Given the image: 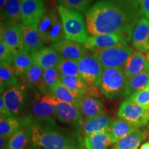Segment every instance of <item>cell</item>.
Returning <instances> with one entry per match:
<instances>
[{"mask_svg": "<svg viewBox=\"0 0 149 149\" xmlns=\"http://www.w3.org/2000/svg\"><path fill=\"white\" fill-rule=\"evenodd\" d=\"M141 17L139 0H101L86 10L91 35L122 34L130 40Z\"/></svg>", "mask_w": 149, "mask_h": 149, "instance_id": "cell-1", "label": "cell"}, {"mask_svg": "<svg viewBox=\"0 0 149 149\" xmlns=\"http://www.w3.org/2000/svg\"><path fill=\"white\" fill-rule=\"evenodd\" d=\"M35 121L31 126V142L44 149H64L84 145L79 136L68 135L55 121Z\"/></svg>", "mask_w": 149, "mask_h": 149, "instance_id": "cell-2", "label": "cell"}, {"mask_svg": "<svg viewBox=\"0 0 149 149\" xmlns=\"http://www.w3.org/2000/svg\"><path fill=\"white\" fill-rule=\"evenodd\" d=\"M57 10L60 17L65 34V40L84 44L88 39V31L84 17L79 11L58 4Z\"/></svg>", "mask_w": 149, "mask_h": 149, "instance_id": "cell-3", "label": "cell"}, {"mask_svg": "<svg viewBox=\"0 0 149 149\" xmlns=\"http://www.w3.org/2000/svg\"><path fill=\"white\" fill-rule=\"evenodd\" d=\"M128 79L123 68H105L99 87L100 92L108 99L124 95Z\"/></svg>", "mask_w": 149, "mask_h": 149, "instance_id": "cell-4", "label": "cell"}, {"mask_svg": "<svg viewBox=\"0 0 149 149\" xmlns=\"http://www.w3.org/2000/svg\"><path fill=\"white\" fill-rule=\"evenodd\" d=\"M44 44H54L65 40V34L60 17L55 11L45 10L37 27Z\"/></svg>", "mask_w": 149, "mask_h": 149, "instance_id": "cell-5", "label": "cell"}, {"mask_svg": "<svg viewBox=\"0 0 149 149\" xmlns=\"http://www.w3.org/2000/svg\"><path fill=\"white\" fill-rule=\"evenodd\" d=\"M133 49L128 44H122L114 47L92 51L93 55L104 69L105 68H123Z\"/></svg>", "mask_w": 149, "mask_h": 149, "instance_id": "cell-6", "label": "cell"}, {"mask_svg": "<svg viewBox=\"0 0 149 149\" xmlns=\"http://www.w3.org/2000/svg\"><path fill=\"white\" fill-rule=\"evenodd\" d=\"M58 100L47 90H37L31 101V113L35 121H54L55 106Z\"/></svg>", "mask_w": 149, "mask_h": 149, "instance_id": "cell-7", "label": "cell"}, {"mask_svg": "<svg viewBox=\"0 0 149 149\" xmlns=\"http://www.w3.org/2000/svg\"><path fill=\"white\" fill-rule=\"evenodd\" d=\"M81 79L88 88H97L101 82L104 68L98 59L92 55H86L77 61Z\"/></svg>", "mask_w": 149, "mask_h": 149, "instance_id": "cell-8", "label": "cell"}, {"mask_svg": "<svg viewBox=\"0 0 149 149\" xmlns=\"http://www.w3.org/2000/svg\"><path fill=\"white\" fill-rule=\"evenodd\" d=\"M117 115L120 119L135 127L145 126L149 122V110L126 100L120 104Z\"/></svg>", "mask_w": 149, "mask_h": 149, "instance_id": "cell-9", "label": "cell"}, {"mask_svg": "<svg viewBox=\"0 0 149 149\" xmlns=\"http://www.w3.org/2000/svg\"><path fill=\"white\" fill-rule=\"evenodd\" d=\"M129 39L122 34H103L91 35L84 44L89 51H100L114 46L128 44Z\"/></svg>", "mask_w": 149, "mask_h": 149, "instance_id": "cell-10", "label": "cell"}, {"mask_svg": "<svg viewBox=\"0 0 149 149\" xmlns=\"http://www.w3.org/2000/svg\"><path fill=\"white\" fill-rule=\"evenodd\" d=\"M45 13L44 0H22V24L37 29Z\"/></svg>", "mask_w": 149, "mask_h": 149, "instance_id": "cell-11", "label": "cell"}, {"mask_svg": "<svg viewBox=\"0 0 149 149\" xmlns=\"http://www.w3.org/2000/svg\"><path fill=\"white\" fill-rule=\"evenodd\" d=\"M6 105L14 117H21L26 104L25 88L22 85H16L6 89L3 95Z\"/></svg>", "mask_w": 149, "mask_h": 149, "instance_id": "cell-12", "label": "cell"}, {"mask_svg": "<svg viewBox=\"0 0 149 149\" xmlns=\"http://www.w3.org/2000/svg\"><path fill=\"white\" fill-rule=\"evenodd\" d=\"M55 117L59 122L71 125L78 130L83 129V119L79 110L72 104L58 100L55 106Z\"/></svg>", "mask_w": 149, "mask_h": 149, "instance_id": "cell-13", "label": "cell"}, {"mask_svg": "<svg viewBox=\"0 0 149 149\" xmlns=\"http://www.w3.org/2000/svg\"><path fill=\"white\" fill-rule=\"evenodd\" d=\"M35 122L31 116L25 117H0V136L10 139L22 128L31 126Z\"/></svg>", "mask_w": 149, "mask_h": 149, "instance_id": "cell-14", "label": "cell"}, {"mask_svg": "<svg viewBox=\"0 0 149 149\" xmlns=\"http://www.w3.org/2000/svg\"><path fill=\"white\" fill-rule=\"evenodd\" d=\"M0 37V40L3 41L13 55L24 49L19 24L12 25L6 23H1Z\"/></svg>", "mask_w": 149, "mask_h": 149, "instance_id": "cell-15", "label": "cell"}, {"mask_svg": "<svg viewBox=\"0 0 149 149\" xmlns=\"http://www.w3.org/2000/svg\"><path fill=\"white\" fill-rule=\"evenodd\" d=\"M64 59L78 61L87 55V51L83 44L74 41L63 40L51 46Z\"/></svg>", "mask_w": 149, "mask_h": 149, "instance_id": "cell-16", "label": "cell"}, {"mask_svg": "<svg viewBox=\"0 0 149 149\" xmlns=\"http://www.w3.org/2000/svg\"><path fill=\"white\" fill-rule=\"evenodd\" d=\"M133 46L138 51H149V20L141 17L138 20L131 36Z\"/></svg>", "mask_w": 149, "mask_h": 149, "instance_id": "cell-17", "label": "cell"}, {"mask_svg": "<svg viewBox=\"0 0 149 149\" xmlns=\"http://www.w3.org/2000/svg\"><path fill=\"white\" fill-rule=\"evenodd\" d=\"M123 69L128 78L143 72L149 71V61L147 55L139 51H133Z\"/></svg>", "mask_w": 149, "mask_h": 149, "instance_id": "cell-18", "label": "cell"}, {"mask_svg": "<svg viewBox=\"0 0 149 149\" xmlns=\"http://www.w3.org/2000/svg\"><path fill=\"white\" fill-rule=\"evenodd\" d=\"M19 26L21 31L24 48L26 51L33 53L44 48V43L37 29L23 24H19Z\"/></svg>", "mask_w": 149, "mask_h": 149, "instance_id": "cell-19", "label": "cell"}, {"mask_svg": "<svg viewBox=\"0 0 149 149\" xmlns=\"http://www.w3.org/2000/svg\"><path fill=\"white\" fill-rule=\"evenodd\" d=\"M31 54L34 64L44 70L56 68L62 59L61 55L52 46L44 47Z\"/></svg>", "mask_w": 149, "mask_h": 149, "instance_id": "cell-20", "label": "cell"}, {"mask_svg": "<svg viewBox=\"0 0 149 149\" xmlns=\"http://www.w3.org/2000/svg\"><path fill=\"white\" fill-rule=\"evenodd\" d=\"M44 70L40 66H37V64H33L27 72L19 77L22 86L24 88H37V90L46 89L43 84Z\"/></svg>", "mask_w": 149, "mask_h": 149, "instance_id": "cell-21", "label": "cell"}, {"mask_svg": "<svg viewBox=\"0 0 149 149\" xmlns=\"http://www.w3.org/2000/svg\"><path fill=\"white\" fill-rule=\"evenodd\" d=\"M84 144L86 149H108L115 142L111 133L105 131L85 135Z\"/></svg>", "mask_w": 149, "mask_h": 149, "instance_id": "cell-22", "label": "cell"}, {"mask_svg": "<svg viewBox=\"0 0 149 149\" xmlns=\"http://www.w3.org/2000/svg\"><path fill=\"white\" fill-rule=\"evenodd\" d=\"M112 120L109 115L104 113L100 116L87 119L83 126V133L85 135L109 131Z\"/></svg>", "mask_w": 149, "mask_h": 149, "instance_id": "cell-23", "label": "cell"}, {"mask_svg": "<svg viewBox=\"0 0 149 149\" xmlns=\"http://www.w3.org/2000/svg\"><path fill=\"white\" fill-rule=\"evenodd\" d=\"M80 111L87 119L93 118L105 113L103 102L95 96L86 95L81 102Z\"/></svg>", "mask_w": 149, "mask_h": 149, "instance_id": "cell-24", "label": "cell"}, {"mask_svg": "<svg viewBox=\"0 0 149 149\" xmlns=\"http://www.w3.org/2000/svg\"><path fill=\"white\" fill-rule=\"evenodd\" d=\"M56 99L59 101L66 102L75 107L80 111L81 102L84 97H79L74 94L62 83L59 82L49 91Z\"/></svg>", "mask_w": 149, "mask_h": 149, "instance_id": "cell-25", "label": "cell"}, {"mask_svg": "<svg viewBox=\"0 0 149 149\" xmlns=\"http://www.w3.org/2000/svg\"><path fill=\"white\" fill-rule=\"evenodd\" d=\"M22 0H7L4 11L1 15V23L18 25L21 19Z\"/></svg>", "mask_w": 149, "mask_h": 149, "instance_id": "cell-26", "label": "cell"}, {"mask_svg": "<svg viewBox=\"0 0 149 149\" xmlns=\"http://www.w3.org/2000/svg\"><path fill=\"white\" fill-rule=\"evenodd\" d=\"M34 64L32 54L25 49L18 51L13 55V66L18 77L27 72V70Z\"/></svg>", "mask_w": 149, "mask_h": 149, "instance_id": "cell-27", "label": "cell"}, {"mask_svg": "<svg viewBox=\"0 0 149 149\" xmlns=\"http://www.w3.org/2000/svg\"><path fill=\"white\" fill-rule=\"evenodd\" d=\"M137 130V127L130 125L122 119H115L112 120L109 132L116 143L117 141L135 133Z\"/></svg>", "mask_w": 149, "mask_h": 149, "instance_id": "cell-28", "label": "cell"}, {"mask_svg": "<svg viewBox=\"0 0 149 149\" xmlns=\"http://www.w3.org/2000/svg\"><path fill=\"white\" fill-rule=\"evenodd\" d=\"M18 77L12 64L0 65V89L1 93L9 88L17 85Z\"/></svg>", "mask_w": 149, "mask_h": 149, "instance_id": "cell-29", "label": "cell"}, {"mask_svg": "<svg viewBox=\"0 0 149 149\" xmlns=\"http://www.w3.org/2000/svg\"><path fill=\"white\" fill-rule=\"evenodd\" d=\"M149 81V71L143 72L128 78L124 96L128 99L132 95L146 88Z\"/></svg>", "mask_w": 149, "mask_h": 149, "instance_id": "cell-30", "label": "cell"}, {"mask_svg": "<svg viewBox=\"0 0 149 149\" xmlns=\"http://www.w3.org/2000/svg\"><path fill=\"white\" fill-rule=\"evenodd\" d=\"M146 133L137 130L135 133L117 141L111 149H135L146 138Z\"/></svg>", "mask_w": 149, "mask_h": 149, "instance_id": "cell-31", "label": "cell"}, {"mask_svg": "<svg viewBox=\"0 0 149 149\" xmlns=\"http://www.w3.org/2000/svg\"><path fill=\"white\" fill-rule=\"evenodd\" d=\"M61 82L79 97H84L88 92V87L80 77L61 75Z\"/></svg>", "mask_w": 149, "mask_h": 149, "instance_id": "cell-32", "label": "cell"}, {"mask_svg": "<svg viewBox=\"0 0 149 149\" xmlns=\"http://www.w3.org/2000/svg\"><path fill=\"white\" fill-rule=\"evenodd\" d=\"M31 141V126L22 128L9 139L7 146L12 149H24Z\"/></svg>", "mask_w": 149, "mask_h": 149, "instance_id": "cell-33", "label": "cell"}, {"mask_svg": "<svg viewBox=\"0 0 149 149\" xmlns=\"http://www.w3.org/2000/svg\"><path fill=\"white\" fill-rule=\"evenodd\" d=\"M56 68L61 75L80 77L77 61L62 58Z\"/></svg>", "mask_w": 149, "mask_h": 149, "instance_id": "cell-34", "label": "cell"}, {"mask_svg": "<svg viewBox=\"0 0 149 149\" xmlns=\"http://www.w3.org/2000/svg\"><path fill=\"white\" fill-rule=\"evenodd\" d=\"M61 81V74L57 68H51L44 70L43 84L46 88L50 91L56 84Z\"/></svg>", "mask_w": 149, "mask_h": 149, "instance_id": "cell-35", "label": "cell"}, {"mask_svg": "<svg viewBox=\"0 0 149 149\" xmlns=\"http://www.w3.org/2000/svg\"><path fill=\"white\" fill-rule=\"evenodd\" d=\"M93 1V0H59V4L72 10L82 12L87 10Z\"/></svg>", "mask_w": 149, "mask_h": 149, "instance_id": "cell-36", "label": "cell"}, {"mask_svg": "<svg viewBox=\"0 0 149 149\" xmlns=\"http://www.w3.org/2000/svg\"><path fill=\"white\" fill-rule=\"evenodd\" d=\"M128 100L138 105L146 107L147 104H149V88L146 87L137 91L132 95Z\"/></svg>", "mask_w": 149, "mask_h": 149, "instance_id": "cell-37", "label": "cell"}, {"mask_svg": "<svg viewBox=\"0 0 149 149\" xmlns=\"http://www.w3.org/2000/svg\"><path fill=\"white\" fill-rule=\"evenodd\" d=\"M13 53L8 47V46L0 40V62L1 64H8L13 65Z\"/></svg>", "mask_w": 149, "mask_h": 149, "instance_id": "cell-38", "label": "cell"}, {"mask_svg": "<svg viewBox=\"0 0 149 149\" xmlns=\"http://www.w3.org/2000/svg\"><path fill=\"white\" fill-rule=\"evenodd\" d=\"M140 11L142 17L149 20V0H140Z\"/></svg>", "mask_w": 149, "mask_h": 149, "instance_id": "cell-39", "label": "cell"}, {"mask_svg": "<svg viewBox=\"0 0 149 149\" xmlns=\"http://www.w3.org/2000/svg\"><path fill=\"white\" fill-rule=\"evenodd\" d=\"M0 113H1V115L4 117H13L12 113L9 111L8 108H7L6 105L5 101L3 100V96L1 95V97H0Z\"/></svg>", "mask_w": 149, "mask_h": 149, "instance_id": "cell-40", "label": "cell"}, {"mask_svg": "<svg viewBox=\"0 0 149 149\" xmlns=\"http://www.w3.org/2000/svg\"><path fill=\"white\" fill-rule=\"evenodd\" d=\"M9 138L6 137H1L0 138V148L3 149L8 145Z\"/></svg>", "mask_w": 149, "mask_h": 149, "instance_id": "cell-41", "label": "cell"}, {"mask_svg": "<svg viewBox=\"0 0 149 149\" xmlns=\"http://www.w3.org/2000/svg\"><path fill=\"white\" fill-rule=\"evenodd\" d=\"M6 1L7 0H0V11H1V15H2L3 11H4Z\"/></svg>", "mask_w": 149, "mask_h": 149, "instance_id": "cell-42", "label": "cell"}, {"mask_svg": "<svg viewBox=\"0 0 149 149\" xmlns=\"http://www.w3.org/2000/svg\"><path fill=\"white\" fill-rule=\"evenodd\" d=\"M64 149H86V148L85 146H84V145H78V146H68Z\"/></svg>", "mask_w": 149, "mask_h": 149, "instance_id": "cell-43", "label": "cell"}, {"mask_svg": "<svg viewBox=\"0 0 149 149\" xmlns=\"http://www.w3.org/2000/svg\"><path fill=\"white\" fill-rule=\"evenodd\" d=\"M140 149H149V141L143 143V144L141 145Z\"/></svg>", "mask_w": 149, "mask_h": 149, "instance_id": "cell-44", "label": "cell"}, {"mask_svg": "<svg viewBox=\"0 0 149 149\" xmlns=\"http://www.w3.org/2000/svg\"><path fill=\"white\" fill-rule=\"evenodd\" d=\"M27 149H42V147H40L38 145H35L32 144L31 146H29Z\"/></svg>", "mask_w": 149, "mask_h": 149, "instance_id": "cell-45", "label": "cell"}, {"mask_svg": "<svg viewBox=\"0 0 149 149\" xmlns=\"http://www.w3.org/2000/svg\"><path fill=\"white\" fill-rule=\"evenodd\" d=\"M3 149H12V148H9V147H8V146H6V148H4Z\"/></svg>", "mask_w": 149, "mask_h": 149, "instance_id": "cell-46", "label": "cell"}, {"mask_svg": "<svg viewBox=\"0 0 149 149\" xmlns=\"http://www.w3.org/2000/svg\"><path fill=\"white\" fill-rule=\"evenodd\" d=\"M146 107L147 109H148L149 110V104H147V105L146 106Z\"/></svg>", "mask_w": 149, "mask_h": 149, "instance_id": "cell-47", "label": "cell"}, {"mask_svg": "<svg viewBox=\"0 0 149 149\" xmlns=\"http://www.w3.org/2000/svg\"><path fill=\"white\" fill-rule=\"evenodd\" d=\"M147 57H148V61H149V51L148 52V54H147Z\"/></svg>", "mask_w": 149, "mask_h": 149, "instance_id": "cell-48", "label": "cell"}, {"mask_svg": "<svg viewBox=\"0 0 149 149\" xmlns=\"http://www.w3.org/2000/svg\"><path fill=\"white\" fill-rule=\"evenodd\" d=\"M147 87H148V88H149V81H148V86H147Z\"/></svg>", "mask_w": 149, "mask_h": 149, "instance_id": "cell-49", "label": "cell"}, {"mask_svg": "<svg viewBox=\"0 0 149 149\" xmlns=\"http://www.w3.org/2000/svg\"><path fill=\"white\" fill-rule=\"evenodd\" d=\"M135 149H137V148H135Z\"/></svg>", "mask_w": 149, "mask_h": 149, "instance_id": "cell-50", "label": "cell"}]
</instances>
